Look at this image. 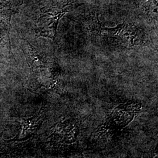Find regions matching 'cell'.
<instances>
[{"instance_id": "cell-1", "label": "cell", "mask_w": 158, "mask_h": 158, "mask_svg": "<svg viewBox=\"0 0 158 158\" xmlns=\"http://www.w3.org/2000/svg\"><path fill=\"white\" fill-rule=\"evenodd\" d=\"M75 5L67 0H59L55 5L45 8L37 22V32L42 36L55 38L59 21Z\"/></svg>"}, {"instance_id": "cell-2", "label": "cell", "mask_w": 158, "mask_h": 158, "mask_svg": "<svg viewBox=\"0 0 158 158\" xmlns=\"http://www.w3.org/2000/svg\"><path fill=\"white\" fill-rule=\"evenodd\" d=\"M97 25V31L106 36H111L119 43L123 45L132 46L138 37L139 31L135 26L131 24H120L112 28L100 26L98 21L95 22Z\"/></svg>"}, {"instance_id": "cell-3", "label": "cell", "mask_w": 158, "mask_h": 158, "mask_svg": "<svg viewBox=\"0 0 158 158\" xmlns=\"http://www.w3.org/2000/svg\"><path fill=\"white\" fill-rule=\"evenodd\" d=\"M21 48L30 68L35 73H40L47 69V60L27 40L23 39Z\"/></svg>"}, {"instance_id": "cell-4", "label": "cell", "mask_w": 158, "mask_h": 158, "mask_svg": "<svg viewBox=\"0 0 158 158\" xmlns=\"http://www.w3.org/2000/svg\"><path fill=\"white\" fill-rule=\"evenodd\" d=\"M142 12L149 18L158 19V0H138Z\"/></svg>"}, {"instance_id": "cell-5", "label": "cell", "mask_w": 158, "mask_h": 158, "mask_svg": "<svg viewBox=\"0 0 158 158\" xmlns=\"http://www.w3.org/2000/svg\"><path fill=\"white\" fill-rule=\"evenodd\" d=\"M40 120V117H34L32 118L23 119V134L27 135L29 133L30 131H32L33 128L35 127L36 125H38Z\"/></svg>"}]
</instances>
